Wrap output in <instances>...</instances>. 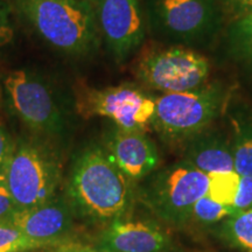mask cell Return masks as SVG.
Here are the masks:
<instances>
[{"instance_id": "cell-21", "label": "cell", "mask_w": 252, "mask_h": 252, "mask_svg": "<svg viewBox=\"0 0 252 252\" xmlns=\"http://www.w3.org/2000/svg\"><path fill=\"white\" fill-rule=\"evenodd\" d=\"M232 207L237 212L252 209V179L241 176L239 190Z\"/></svg>"}, {"instance_id": "cell-3", "label": "cell", "mask_w": 252, "mask_h": 252, "mask_svg": "<svg viewBox=\"0 0 252 252\" xmlns=\"http://www.w3.org/2000/svg\"><path fill=\"white\" fill-rule=\"evenodd\" d=\"M225 100L226 93L220 84L163 94L156 99L152 125L167 141L186 143L209 127L223 111Z\"/></svg>"}, {"instance_id": "cell-25", "label": "cell", "mask_w": 252, "mask_h": 252, "mask_svg": "<svg viewBox=\"0 0 252 252\" xmlns=\"http://www.w3.org/2000/svg\"><path fill=\"white\" fill-rule=\"evenodd\" d=\"M225 2L242 15L252 13V0H225Z\"/></svg>"}, {"instance_id": "cell-9", "label": "cell", "mask_w": 252, "mask_h": 252, "mask_svg": "<svg viewBox=\"0 0 252 252\" xmlns=\"http://www.w3.org/2000/svg\"><path fill=\"white\" fill-rule=\"evenodd\" d=\"M12 105L19 117L31 128L55 133L62 119L52 94L42 81L27 70H13L4 80Z\"/></svg>"}, {"instance_id": "cell-7", "label": "cell", "mask_w": 252, "mask_h": 252, "mask_svg": "<svg viewBox=\"0 0 252 252\" xmlns=\"http://www.w3.org/2000/svg\"><path fill=\"white\" fill-rule=\"evenodd\" d=\"M77 110L86 118L100 116L113 121L119 128L144 131L152 124L156 100L139 88L122 84L104 89H82Z\"/></svg>"}, {"instance_id": "cell-18", "label": "cell", "mask_w": 252, "mask_h": 252, "mask_svg": "<svg viewBox=\"0 0 252 252\" xmlns=\"http://www.w3.org/2000/svg\"><path fill=\"white\" fill-rule=\"evenodd\" d=\"M237 210L231 206H223L204 195L195 203L186 224L191 223L198 226H212L220 224L229 216L234 215Z\"/></svg>"}, {"instance_id": "cell-8", "label": "cell", "mask_w": 252, "mask_h": 252, "mask_svg": "<svg viewBox=\"0 0 252 252\" xmlns=\"http://www.w3.org/2000/svg\"><path fill=\"white\" fill-rule=\"evenodd\" d=\"M4 179L19 209L48 203L56 184L54 165L42 151L28 144L12 152Z\"/></svg>"}, {"instance_id": "cell-24", "label": "cell", "mask_w": 252, "mask_h": 252, "mask_svg": "<svg viewBox=\"0 0 252 252\" xmlns=\"http://www.w3.org/2000/svg\"><path fill=\"white\" fill-rule=\"evenodd\" d=\"M12 152H13V150L11 149L7 135L5 134V132L0 127V171H5V167L7 165Z\"/></svg>"}, {"instance_id": "cell-15", "label": "cell", "mask_w": 252, "mask_h": 252, "mask_svg": "<svg viewBox=\"0 0 252 252\" xmlns=\"http://www.w3.org/2000/svg\"><path fill=\"white\" fill-rule=\"evenodd\" d=\"M231 125L235 172L239 176L252 179V113L236 112L231 116Z\"/></svg>"}, {"instance_id": "cell-12", "label": "cell", "mask_w": 252, "mask_h": 252, "mask_svg": "<svg viewBox=\"0 0 252 252\" xmlns=\"http://www.w3.org/2000/svg\"><path fill=\"white\" fill-rule=\"evenodd\" d=\"M23 231L33 248L54 243L64 236L70 226V214L64 204L46 203L19 209L11 219Z\"/></svg>"}, {"instance_id": "cell-14", "label": "cell", "mask_w": 252, "mask_h": 252, "mask_svg": "<svg viewBox=\"0 0 252 252\" xmlns=\"http://www.w3.org/2000/svg\"><path fill=\"white\" fill-rule=\"evenodd\" d=\"M184 160L207 174L235 171L231 143L215 130H204L186 141Z\"/></svg>"}, {"instance_id": "cell-2", "label": "cell", "mask_w": 252, "mask_h": 252, "mask_svg": "<svg viewBox=\"0 0 252 252\" xmlns=\"http://www.w3.org/2000/svg\"><path fill=\"white\" fill-rule=\"evenodd\" d=\"M70 189L76 203L94 219L118 217L130 202L126 175L99 149L88 150L80 158Z\"/></svg>"}, {"instance_id": "cell-5", "label": "cell", "mask_w": 252, "mask_h": 252, "mask_svg": "<svg viewBox=\"0 0 252 252\" xmlns=\"http://www.w3.org/2000/svg\"><path fill=\"white\" fill-rule=\"evenodd\" d=\"M209 74L208 60L182 47L149 53L135 65V76L141 83L165 94L197 89L204 86Z\"/></svg>"}, {"instance_id": "cell-10", "label": "cell", "mask_w": 252, "mask_h": 252, "mask_svg": "<svg viewBox=\"0 0 252 252\" xmlns=\"http://www.w3.org/2000/svg\"><path fill=\"white\" fill-rule=\"evenodd\" d=\"M97 20L113 58L124 62L145 37V20L139 0H98Z\"/></svg>"}, {"instance_id": "cell-19", "label": "cell", "mask_w": 252, "mask_h": 252, "mask_svg": "<svg viewBox=\"0 0 252 252\" xmlns=\"http://www.w3.org/2000/svg\"><path fill=\"white\" fill-rule=\"evenodd\" d=\"M229 46L236 58L252 64V13L242 15L231 25Z\"/></svg>"}, {"instance_id": "cell-20", "label": "cell", "mask_w": 252, "mask_h": 252, "mask_svg": "<svg viewBox=\"0 0 252 252\" xmlns=\"http://www.w3.org/2000/svg\"><path fill=\"white\" fill-rule=\"evenodd\" d=\"M32 248L31 242L11 220L0 222V252H18Z\"/></svg>"}, {"instance_id": "cell-27", "label": "cell", "mask_w": 252, "mask_h": 252, "mask_svg": "<svg viewBox=\"0 0 252 252\" xmlns=\"http://www.w3.org/2000/svg\"><path fill=\"white\" fill-rule=\"evenodd\" d=\"M90 1H94V0H90Z\"/></svg>"}, {"instance_id": "cell-4", "label": "cell", "mask_w": 252, "mask_h": 252, "mask_svg": "<svg viewBox=\"0 0 252 252\" xmlns=\"http://www.w3.org/2000/svg\"><path fill=\"white\" fill-rule=\"evenodd\" d=\"M147 13L158 35L178 45L206 41L220 24L214 0H147Z\"/></svg>"}, {"instance_id": "cell-22", "label": "cell", "mask_w": 252, "mask_h": 252, "mask_svg": "<svg viewBox=\"0 0 252 252\" xmlns=\"http://www.w3.org/2000/svg\"><path fill=\"white\" fill-rule=\"evenodd\" d=\"M18 210L19 208L11 196L6 184L0 180V222L9 220Z\"/></svg>"}, {"instance_id": "cell-17", "label": "cell", "mask_w": 252, "mask_h": 252, "mask_svg": "<svg viewBox=\"0 0 252 252\" xmlns=\"http://www.w3.org/2000/svg\"><path fill=\"white\" fill-rule=\"evenodd\" d=\"M239 182L241 176L235 171L209 173L207 195L217 203L232 207L239 190Z\"/></svg>"}, {"instance_id": "cell-23", "label": "cell", "mask_w": 252, "mask_h": 252, "mask_svg": "<svg viewBox=\"0 0 252 252\" xmlns=\"http://www.w3.org/2000/svg\"><path fill=\"white\" fill-rule=\"evenodd\" d=\"M14 32L9 21L8 9L0 1V46H5L13 40Z\"/></svg>"}, {"instance_id": "cell-1", "label": "cell", "mask_w": 252, "mask_h": 252, "mask_svg": "<svg viewBox=\"0 0 252 252\" xmlns=\"http://www.w3.org/2000/svg\"><path fill=\"white\" fill-rule=\"evenodd\" d=\"M28 24L46 42L69 54L96 46L97 15L90 0H14Z\"/></svg>"}, {"instance_id": "cell-26", "label": "cell", "mask_w": 252, "mask_h": 252, "mask_svg": "<svg viewBox=\"0 0 252 252\" xmlns=\"http://www.w3.org/2000/svg\"><path fill=\"white\" fill-rule=\"evenodd\" d=\"M58 252H100L94 249L87 248V247H81V245H65L62 247Z\"/></svg>"}, {"instance_id": "cell-11", "label": "cell", "mask_w": 252, "mask_h": 252, "mask_svg": "<svg viewBox=\"0 0 252 252\" xmlns=\"http://www.w3.org/2000/svg\"><path fill=\"white\" fill-rule=\"evenodd\" d=\"M106 154L126 176L132 179L149 175L159 163L156 146L144 131L139 130L117 127L108 141Z\"/></svg>"}, {"instance_id": "cell-16", "label": "cell", "mask_w": 252, "mask_h": 252, "mask_svg": "<svg viewBox=\"0 0 252 252\" xmlns=\"http://www.w3.org/2000/svg\"><path fill=\"white\" fill-rule=\"evenodd\" d=\"M220 237L241 252H252V209L237 212L220 224Z\"/></svg>"}, {"instance_id": "cell-13", "label": "cell", "mask_w": 252, "mask_h": 252, "mask_svg": "<svg viewBox=\"0 0 252 252\" xmlns=\"http://www.w3.org/2000/svg\"><path fill=\"white\" fill-rule=\"evenodd\" d=\"M100 243L108 252H165L171 242L156 225L116 220L103 232Z\"/></svg>"}, {"instance_id": "cell-6", "label": "cell", "mask_w": 252, "mask_h": 252, "mask_svg": "<svg viewBox=\"0 0 252 252\" xmlns=\"http://www.w3.org/2000/svg\"><path fill=\"white\" fill-rule=\"evenodd\" d=\"M208 174L181 160L166 167L151 186L149 201L158 216L174 225L187 223L191 209L207 195Z\"/></svg>"}]
</instances>
